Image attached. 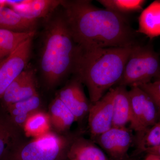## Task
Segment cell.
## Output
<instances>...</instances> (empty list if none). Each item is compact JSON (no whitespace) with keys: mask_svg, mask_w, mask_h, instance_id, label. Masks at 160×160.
<instances>
[{"mask_svg":"<svg viewBox=\"0 0 160 160\" xmlns=\"http://www.w3.org/2000/svg\"><path fill=\"white\" fill-rule=\"evenodd\" d=\"M61 2L58 0L25 1L22 4L12 6V9L23 17L37 20L49 16L61 5Z\"/></svg>","mask_w":160,"mask_h":160,"instance_id":"13","label":"cell"},{"mask_svg":"<svg viewBox=\"0 0 160 160\" xmlns=\"http://www.w3.org/2000/svg\"><path fill=\"white\" fill-rule=\"evenodd\" d=\"M144 160H160V157L156 155L148 153Z\"/></svg>","mask_w":160,"mask_h":160,"instance_id":"26","label":"cell"},{"mask_svg":"<svg viewBox=\"0 0 160 160\" xmlns=\"http://www.w3.org/2000/svg\"><path fill=\"white\" fill-rule=\"evenodd\" d=\"M105 8L126 17L127 15L138 12L143 9L146 2L144 0H98Z\"/></svg>","mask_w":160,"mask_h":160,"instance_id":"22","label":"cell"},{"mask_svg":"<svg viewBox=\"0 0 160 160\" xmlns=\"http://www.w3.org/2000/svg\"><path fill=\"white\" fill-rule=\"evenodd\" d=\"M37 20L23 17L12 9L0 6V29L18 32L36 31Z\"/></svg>","mask_w":160,"mask_h":160,"instance_id":"16","label":"cell"},{"mask_svg":"<svg viewBox=\"0 0 160 160\" xmlns=\"http://www.w3.org/2000/svg\"><path fill=\"white\" fill-rule=\"evenodd\" d=\"M41 105V99L38 94L15 103L6 109L12 122L17 127L22 128L29 117L39 111Z\"/></svg>","mask_w":160,"mask_h":160,"instance_id":"17","label":"cell"},{"mask_svg":"<svg viewBox=\"0 0 160 160\" xmlns=\"http://www.w3.org/2000/svg\"><path fill=\"white\" fill-rule=\"evenodd\" d=\"M77 137L60 136L49 132L15 147L3 158L4 160H63L67 158L69 146Z\"/></svg>","mask_w":160,"mask_h":160,"instance_id":"5","label":"cell"},{"mask_svg":"<svg viewBox=\"0 0 160 160\" xmlns=\"http://www.w3.org/2000/svg\"><path fill=\"white\" fill-rule=\"evenodd\" d=\"M129 160H132V159H129Z\"/></svg>","mask_w":160,"mask_h":160,"instance_id":"29","label":"cell"},{"mask_svg":"<svg viewBox=\"0 0 160 160\" xmlns=\"http://www.w3.org/2000/svg\"><path fill=\"white\" fill-rule=\"evenodd\" d=\"M8 58L5 59H0V68H1V66H2L3 64L5 62Z\"/></svg>","mask_w":160,"mask_h":160,"instance_id":"27","label":"cell"},{"mask_svg":"<svg viewBox=\"0 0 160 160\" xmlns=\"http://www.w3.org/2000/svg\"><path fill=\"white\" fill-rule=\"evenodd\" d=\"M145 152H147V153L156 155L160 157V146L147 149Z\"/></svg>","mask_w":160,"mask_h":160,"instance_id":"25","label":"cell"},{"mask_svg":"<svg viewBox=\"0 0 160 160\" xmlns=\"http://www.w3.org/2000/svg\"><path fill=\"white\" fill-rule=\"evenodd\" d=\"M48 114L52 125L61 132L68 131L72 124L76 122L72 112L57 96L49 106Z\"/></svg>","mask_w":160,"mask_h":160,"instance_id":"18","label":"cell"},{"mask_svg":"<svg viewBox=\"0 0 160 160\" xmlns=\"http://www.w3.org/2000/svg\"><path fill=\"white\" fill-rule=\"evenodd\" d=\"M17 126L10 118L0 117V160L6 155L17 141Z\"/></svg>","mask_w":160,"mask_h":160,"instance_id":"21","label":"cell"},{"mask_svg":"<svg viewBox=\"0 0 160 160\" xmlns=\"http://www.w3.org/2000/svg\"><path fill=\"white\" fill-rule=\"evenodd\" d=\"M114 87L97 102L91 104L88 113V125L91 140L94 142L112 127Z\"/></svg>","mask_w":160,"mask_h":160,"instance_id":"8","label":"cell"},{"mask_svg":"<svg viewBox=\"0 0 160 160\" xmlns=\"http://www.w3.org/2000/svg\"><path fill=\"white\" fill-rule=\"evenodd\" d=\"M112 127H125L131 119V102L129 91L126 86L114 87Z\"/></svg>","mask_w":160,"mask_h":160,"instance_id":"14","label":"cell"},{"mask_svg":"<svg viewBox=\"0 0 160 160\" xmlns=\"http://www.w3.org/2000/svg\"><path fill=\"white\" fill-rule=\"evenodd\" d=\"M131 129L112 127L100 135L94 142L107 153L111 160H129L128 151L135 137Z\"/></svg>","mask_w":160,"mask_h":160,"instance_id":"7","label":"cell"},{"mask_svg":"<svg viewBox=\"0 0 160 160\" xmlns=\"http://www.w3.org/2000/svg\"><path fill=\"white\" fill-rule=\"evenodd\" d=\"M69 160H111L92 140L77 137L67 153Z\"/></svg>","mask_w":160,"mask_h":160,"instance_id":"12","label":"cell"},{"mask_svg":"<svg viewBox=\"0 0 160 160\" xmlns=\"http://www.w3.org/2000/svg\"><path fill=\"white\" fill-rule=\"evenodd\" d=\"M136 144L138 149L142 152L160 146V118L144 132Z\"/></svg>","mask_w":160,"mask_h":160,"instance_id":"23","label":"cell"},{"mask_svg":"<svg viewBox=\"0 0 160 160\" xmlns=\"http://www.w3.org/2000/svg\"><path fill=\"white\" fill-rule=\"evenodd\" d=\"M138 87L149 95L153 100L160 115V80L143 84Z\"/></svg>","mask_w":160,"mask_h":160,"instance_id":"24","label":"cell"},{"mask_svg":"<svg viewBox=\"0 0 160 160\" xmlns=\"http://www.w3.org/2000/svg\"><path fill=\"white\" fill-rule=\"evenodd\" d=\"M32 39L30 38L20 45L0 68V101L9 85L28 66Z\"/></svg>","mask_w":160,"mask_h":160,"instance_id":"9","label":"cell"},{"mask_svg":"<svg viewBox=\"0 0 160 160\" xmlns=\"http://www.w3.org/2000/svg\"><path fill=\"white\" fill-rule=\"evenodd\" d=\"M38 94L34 69L27 67L9 85L1 99L6 108Z\"/></svg>","mask_w":160,"mask_h":160,"instance_id":"11","label":"cell"},{"mask_svg":"<svg viewBox=\"0 0 160 160\" xmlns=\"http://www.w3.org/2000/svg\"><path fill=\"white\" fill-rule=\"evenodd\" d=\"M51 122L49 114L38 111L32 115L22 127L27 137H39L50 132Z\"/></svg>","mask_w":160,"mask_h":160,"instance_id":"20","label":"cell"},{"mask_svg":"<svg viewBox=\"0 0 160 160\" xmlns=\"http://www.w3.org/2000/svg\"><path fill=\"white\" fill-rule=\"evenodd\" d=\"M80 50L63 13L49 19L43 33L40 58L41 73L48 86H55L73 73Z\"/></svg>","mask_w":160,"mask_h":160,"instance_id":"3","label":"cell"},{"mask_svg":"<svg viewBox=\"0 0 160 160\" xmlns=\"http://www.w3.org/2000/svg\"><path fill=\"white\" fill-rule=\"evenodd\" d=\"M160 80V77L159 78H158V79H157L154 80V81H156V80Z\"/></svg>","mask_w":160,"mask_h":160,"instance_id":"28","label":"cell"},{"mask_svg":"<svg viewBox=\"0 0 160 160\" xmlns=\"http://www.w3.org/2000/svg\"><path fill=\"white\" fill-rule=\"evenodd\" d=\"M160 77V58L151 44L133 46L122 78L116 86L132 87L151 82Z\"/></svg>","mask_w":160,"mask_h":160,"instance_id":"4","label":"cell"},{"mask_svg":"<svg viewBox=\"0 0 160 160\" xmlns=\"http://www.w3.org/2000/svg\"><path fill=\"white\" fill-rule=\"evenodd\" d=\"M61 6L72 35L82 49L129 48L140 44L139 33L127 17L88 0L61 1Z\"/></svg>","mask_w":160,"mask_h":160,"instance_id":"1","label":"cell"},{"mask_svg":"<svg viewBox=\"0 0 160 160\" xmlns=\"http://www.w3.org/2000/svg\"><path fill=\"white\" fill-rule=\"evenodd\" d=\"M35 33L36 31L18 32L0 29V59L9 58L20 45L34 37Z\"/></svg>","mask_w":160,"mask_h":160,"instance_id":"19","label":"cell"},{"mask_svg":"<svg viewBox=\"0 0 160 160\" xmlns=\"http://www.w3.org/2000/svg\"><path fill=\"white\" fill-rule=\"evenodd\" d=\"M131 102V119L129 124L136 132L135 142L148 128L160 118L158 109L153 100L138 86L130 87L129 90Z\"/></svg>","mask_w":160,"mask_h":160,"instance_id":"6","label":"cell"},{"mask_svg":"<svg viewBox=\"0 0 160 160\" xmlns=\"http://www.w3.org/2000/svg\"><path fill=\"white\" fill-rule=\"evenodd\" d=\"M137 32L150 39L160 36V0L152 2L142 12Z\"/></svg>","mask_w":160,"mask_h":160,"instance_id":"15","label":"cell"},{"mask_svg":"<svg viewBox=\"0 0 160 160\" xmlns=\"http://www.w3.org/2000/svg\"><path fill=\"white\" fill-rule=\"evenodd\" d=\"M57 96L81 122L88 116L91 103L84 92L82 83L75 77L59 92Z\"/></svg>","mask_w":160,"mask_h":160,"instance_id":"10","label":"cell"},{"mask_svg":"<svg viewBox=\"0 0 160 160\" xmlns=\"http://www.w3.org/2000/svg\"><path fill=\"white\" fill-rule=\"evenodd\" d=\"M132 47L91 49L80 47L73 73L87 87L91 104L118 85Z\"/></svg>","mask_w":160,"mask_h":160,"instance_id":"2","label":"cell"}]
</instances>
